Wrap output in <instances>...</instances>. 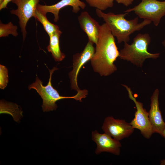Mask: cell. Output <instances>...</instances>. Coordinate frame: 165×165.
I'll return each mask as SVG.
<instances>
[{"label": "cell", "instance_id": "1", "mask_svg": "<svg viewBox=\"0 0 165 165\" xmlns=\"http://www.w3.org/2000/svg\"><path fill=\"white\" fill-rule=\"evenodd\" d=\"M119 55L114 36L104 23L101 25L95 52L90 60L94 71L101 76L110 75L117 69L114 63Z\"/></svg>", "mask_w": 165, "mask_h": 165}, {"label": "cell", "instance_id": "2", "mask_svg": "<svg viewBox=\"0 0 165 165\" xmlns=\"http://www.w3.org/2000/svg\"><path fill=\"white\" fill-rule=\"evenodd\" d=\"M96 12L97 16L105 22L113 35L116 38L118 43L128 42L130 41L131 34L141 30L152 22L149 20L144 19L138 23V17L127 20L125 17L128 13H127L118 14L111 12L105 13L97 9H96Z\"/></svg>", "mask_w": 165, "mask_h": 165}, {"label": "cell", "instance_id": "3", "mask_svg": "<svg viewBox=\"0 0 165 165\" xmlns=\"http://www.w3.org/2000/svg\"><path fill=\"white\" fill-rule=\"evenodd\" d=\"M58 69L56 67L52 69H49L50 77L47 84L44 86L43 82L38 77L36 76L35 81L28 86L29 90L31 89L35 90L42 99V109L44 112H48L55 110L57 107L56 102L60 100L66 98H73L80 102L82 99L86 98L88 94L86 90L78 91L77 94L73 96H63L60 95L57 91L52 86L51 79L53 72Z\"/></svg>", "mask_w": 165, "mask_h": 165}, {"label": "cell", "instance_id": "4", "mask_svg": "<svg viewBox=\"0 0 165 165\" xmlns=\"http://www.w3.org/2000/svg\"><path fill=\"white\" fill-rule=\"evenodd\" d=\"M151 41L148 33H139L134 38L131 44L124 42L123 48L119 52V57L131 62L137 66L142 67L145 60L148 58L156 59L160 53H149L148 50Z\"/></svg>", "mask_w": 165, "mask_h": 165}, {"label": "cell", "instance_id": "5", "mask_svg": "<svg viewBox=\"0 0 165 165\" xmlns=\"http://www.w3.org/2000/svg\"><path fill=\"white\" fill-rule=\"evenodd\" d=\"M131 12L140 18L150 20L157 26L165 16V1L142 0L138 5L126 10L124 13Z\"/></svg>", "mask_w": 165, "mask_h": 165}, {"label": "cell", "instance_id": "6", "mask_svg": "<svg viewBox=\"0 0 165 165\" xmlns=\"http://www.w3.org/2000/svg\"><path fill=\"white\" fill-rule=\"evenodd\" d=\"M122 85L126 88L129 98L134 102L137 109L134 118L129 123L130 124L134 129L139 130L141 134L144 137L149 139L153 133V132L149 119L148 112L144 108L143 104L137 101L134 96L130 88L126 85Z\"/></svg>", "mask_w": 165, "mask_h": 165}, {"label": "cell", "instance_id": "7", "mask_svg": "<svg viewBox=\"0 0 165 165\" xmlns=\"http://www.w3.org/2000/svg\"><path fill=\"white\" fill-rule=\"evenodd\" d=\"M40 0H12L17 9L10 11L12 14L16 15L19 20V24L24 41L27 34L26 26L29 19L34 16L37 6Z\"/></svg>", "mask_w": 165, "mask_h": 165}, {"label": "cell", "instance_id": "8", "mask_svg": "<svg viewBox=\"0 0 165 165\" xmlns=\"http://www.w3.org/2000/svg\"><path fill=\"white\" fill-rule=\"evenodd\" d=\"M101 128L105 133L119 141L129 137L134 130L125 120L116 119L112 116L105 118Z\"/></svg>", "mask_w": 165, "mask_h": 165}, {"label": "cell", "instance_id": "9", "mask_svg": "<svg viewBox=\"0 0 165 165\" xmlns=\"http://www.w3.org/2000/svg\"><path fill=\"white\" fill-rule=\"evenodd\" d=\"M94 43L88 41L83 51L73 56V69L69 73L71 87L77 91L80 90L79 88L77 79L81 67L90 60H91L95 53V49Z\"/></svg>", "mask_w": 165, "mask_h": 165}, {"label": "cell", "instance_id": "10", "mask_svg": "<svg viewBox=\"0 0 165 165\" xmlns=\"http://www.w3.org/2000/svg\"><path fill=\"white\" fill-rule=\"evenodd\" d=\"M92 139L97 145L95 153L98 155L102 152H108L116 155L120 154L121 145L117 140L108 134H100L95 130L92 132Z\"/></svg>", "mask_w": 165, "mask_h": 165}, {"label": "cell", "instance_id": "11", "mask_svg": "<svg viewBox=\"0 0 165 165\" xmlns=\"http://www.w3.org/2000/svg\"><path fill=\"white\" fill-rule=\"evenodd\" d=\"M70 6L72 7V11L76 13L80 9H84L86 6L85 3L80 0H61L57 3L52 5H43L38 4L37 9L44 15L47 13H53L54 16V21L57 22L59 19L60 10L66 6Z\"/></svg>", "mask_w": 165, "mask_h": 165}, {"label": "cell", "instance_id": "12", "mask_svg": "<svg viewBox=\"0 0 165 165\" xmlns=\"http://www.w3.org/2000/svg\"><path fill=\"white\" fill-rule=\"evenodd\" d=\"M159 90L156 89L151 97L150 109L148 112V116L153 133H158L161 135L165 127V123L159 108Z\"/></svg>", "mask_w": 165, "mask_h": 165}, {"label": "cell", "instance_id": "13", "mask_svg": "<svg viewBox=\"0 0 165 165\" xmlns=\"http://www.w3.org/2000/svg\"><path fill=\"white\" fill-rule=\"evenodd\" d=\"M78 20L81 28L88 36V41L96 44L101 27L99 23L86 11L81 13L78 17Z\"/></svg>", "mask_w": 165, "mask_h": 165}, {"label": "cell", "instance_id": "14", "mask_svg": "<svg viewBox=\"0 0 165 165\" xmlns=\"http://www.w3.org/2000/svg\"><path fill=\"white\" fill-rule=\"evenodd\" d=\"M61 33L59 30L50 36L49 44L46 48L56 61H62L65 57V54L61 51L60 47L59 38Z\"/></svg>", "mask_w": 165, "mask_h": 165}, {"label": "cell", "instance_id": "15", "mask_svg": "<svg viewBox=\"0 0 165 165\" xmlns=\"http://www.w3.org/2000/svg\"><path fill=\"white\" fill-rule=\"evenodd\" d=\"M21 108L16 103L2 100L0 102V113L11 115L14 120L18 122L23 116Z\"/></svg>", "mask_w": 165, "mask_h": 165}, {"label": "cell", "instance_id": "16", "mask_svg": "<svg viewBox=\"0 0 165 165\" xmlns=\"http://www.w3.org/2000/svg\"><path fill=\"white\" fill-rule=\"evenodd\" d=\"M34 17L42 24L49 36L60 30L57 25L50 22L47 18L46 15L37 9L35 12Z\"/></svg>", "mask_w": 165, "mask_h": 165}, {"label": "cell", "instance_id": "17", "mask_svg": "<svg viewBox=\"0 0 165 165\" xmlns=\"http://www.w3.org/2000/svg\"><path fill=\"white\" fill-rule=\"evenodd\" d=\"M17 29V26L14 25L11 22L5 24L0 21V37L7 36L9 34L16 37L18 35Z\"/></svg>", "mask_w": 165, "mask_h": 165}, {"label": "cell", "instance_id": "18", "mask_svg": "<svg viewBox=\"0 0 165 165\" xmlns=\"http://www.w3.org/2000/svg\"><path fill=\"white\" fill-rule=\"evenodd\" d=\"M90 6L101 10L113 7L114 0H85Z\"/></svg>", "mask_w": 165, "mask_h": 165}, {"label": "cell", "instance_id": "19", "mask_svg": "<svg viewBox=\"0 0 165 165\" xmlns=\"http://www.w3.org/2000/svg\"><path fill=\"white\" fill-rule=\"evenodd\" d=\"M8 82V69L4 66L0 65V88L4 89L6 86Z\"/></svg>", "mask_w": 165, "mask_h": 165}, {"label": "cell", "instance_id": "20", "mask_svg": "<svg viewBox=\"0 0 165 165\" xmlns=\"http://www.w3.org/2000/svg\"><path fill=\"white\" fill-rule=\"evenodd\" d=\"M118 3L122 4L126 6L132 4L134 0H115Z\"/></svg>", "mask_w": 165, "mask_h": 165}, {"label": "cell", "instance_id": "21", "mask_svg": "<svg viewBox=\"0 0 165 165\" xmlns=\"http://www.w3.org/2000/svg\"><path fill=\"white\" fill-rule=\"evenodd\" d=\"M12 0H4L3 2L1 5H0V10L7 8V6L8 3L11 1Z\"/></svg>", "mask_w": 165, "mask_h": 165}, {"label": "cell", "instance_id": "22", "mask_svg": "<svg viewBox=\"0 0 165 165\" xmlns=\"http://www.w3.org/2000/svg\"><path fill=\"white\" fill-rule=\"evenodd\" d=\"M160 165H165V160H162L160 161Z\"/></svg>", "mask_w": 165, "mask_h": 165}, {"label": "cell", "instance_id": "23", "mask_svg": "<svg viewBox=\"0 0 165 165\" xmlns=\"http://www.w3.org/2000/svg\"><path fill=\"white\" fill-rule=\"evenodd\" d=\"M161 135L165 138V127L163 129L162 133L161 134Z\"/></svg>", "mask_w": 165, "mask_h": 165}, {"label": "cell", "instance_id": "24", "mask_svg": "<svg viewBox=\"0 0 165 165\" xmlns=\"http://www.w3.org/2000/svg\"><path fill=\"white\" fill-rule=\"evenodd\" d=\"M162 43L165 49V38L163 40V42H162Z\"/></svg>", "mask_w": 165, "mask_h": 165}, {"label": "cell", "instance_id": "25", "mask_svg": "<svg viewBox=\"0 0 165 165\" xmlns=\"http://www.w3.org/2000/svg\"><path fill=\"white\" fill-rule=\"evenodd\" d=\"M4 0H0V5L4 1Z\"/></svg>", "mask_w": 165, "mask_h": 165}]
</instances>
